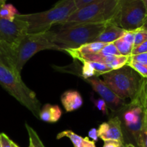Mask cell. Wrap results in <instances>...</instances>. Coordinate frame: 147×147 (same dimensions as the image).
I'll list each match as a JSON object with an SVG mask.
<instances>
[{
    "mask_svg": "<svg viewBox=\"0 0 147 147\" xmlns=\"http://www.w3.org/2000/svg\"><path fill=\"white\" fill-rule=\"evenodd\" d=\"M136 30L126 31L124 34L119 40L113 42L121 55L131 56L134 48V37Z\"/></svg>",
    "mask_w": 147,
    "mask_h": 147,
    "instance_id": "cell-15",
    "label": "cell"
},
{
    "mask_svg": "<svg viewBox=\"0 0 147 147\" xmlns=\"http://www.w3.org/2000/svg\"><path fill=\"white\" fill-rule=\"evenodd\" d=\"M140 147H147V131L144 130L142 134Z\"/></svg>",
    "mask_w": 147,
    "mask_h": 147,
    "instance_id": "cell-33",
    "label": "cell"
},
{
    "mask_svg": "<svg viewBox=\"0 0 147 147\" xmlns=\"http://www.w3.org/2000/svg\"><path fill=\"white\" fill-rule=\"evenodd\" d=\"M19 14L17 9L10 4H4L0 6V17L8 20H14Z\"/></svg>",
    "mask_w": 147,
    "mask_h": 147,
    "instance_id": "cell-18",
    "label": "cell"
},
{
    "mask_svg": "<svg viewBox=\"0 0 147 147\" xmlns=\"http://www.w3.org/2000/svg\"><path fill=\"white\" fill-rule=\"evenodd\" d=\"M88 138L93 139V142H97L98 140V130L95 128L90 129L88 132Z\"/></svg>",
    "mask_w": 147,
    "mask_h": 147,
    "instance_id": "cell-32",
    "label": "cell"
},
{
    "mask_svg": "<svg viewBox=\"0 0 147 147\" xmlns=\"http://www.w3.org/2000/svg\"><path fill=\"white\" fill-rule=\"evenodd\" d=\"M0 85L17 101L39 119L41 104L36 93L27 87L21 76L15 74L9 68L0 63Z\"/></svg>",
    "mask_w": 147,
    "mask_h": 147,
    "instance_id": "cell-5",
    "label": "cell"
},
{
    "mask_svg": "<svg viewBox=\"0 0 147 147\" xmlns=\"http://www.w3.org/2000/svg\"><path fill=\"white\" fill-rule=\"evenodd\" d=\"M126 30L121 28L119 26L113 22L106 23V27L102 32L98 36L95 42L103 43H111L119 40L124 34Z\"/></svg>",
    "mask_w": 147,
    "mask_h": 147,
    "instance_id": "cell-13",
    "label": "cell"
},
{
    "mask_svg": "<svg viewBox=\"0 0 147 147\" xmlns=\"http://www.w3.org/2000/svg\"><path fill=\"white\" fill-rule=\"evenodd\" d=\"M100 54L105 57L108 56H118L121 55L119 50H117L116 47L115 46L114 43H107L100 52Z\"/></svg>",
    "mask_w": 147,
    "mask_h": 147,
    "instance_id": "cell-23",
    "label": "cell"
},
{
    "mask_svg": "<svg viewBox=\"0 0 147 147\" xmlns=\"http://www.w3.org/2000/svg\"><path fill=\"white\" fill-rule=\"evenodd\" d=\"M131 60L141 63V64L147 65V53L135 55H131Z\"/></svg>",
    "mask_w": 147,
    "mask_h": 147,
    "instance_id": "cell-27",
    "label": "cell"
},
{
    "mask_svg": "<svg viewBox=\"0 0 147 147\" xmlns=\"http://www.w3.org/2000/svg\"><path fill=\"white\" fill-rule=\"evenodd\" d=\"M100 1V0H75V4H76V8L80 9L81 7H85L88 4H92V3L96 2V1Z\"/></svg>",
    "mask_w": 147,
    "mask_h": 147,
    "instance_id": "cell-29",
    "label": "cell"
},
{
    "mask_svg": "<svg viewBox=\"0 0 147 147\" xmlns=\"http://www.w3.org/2000/svg\"><path fill=\"white\" fill-rule=\"evenodd\" d=\"M63 112L57 105L47 103L41 108L39 114V119L47 123H55L61 118Z\"/></svg>",
    "mask_w": 147,
    "mask_h": 147,
    "instance_id": "cell-16",
    "label": "cell"
},
{
    "mask_svg": "<svg viewBox=\"0 0 147 147\" xmlns=\"http://www.w3.org/2000/svg\"><path fill=\"white\" fill-rule=\"evenodd\" d=\"M106 45V43L99 42H92L83 45L78 48L67 49L65 50V53L70 55L74 60H80V59L89 55L100 53Z\"/></svg>",
    "mask_w": 147,
    "mask_h": 147,
    "instance_id": "cell-12",
    "label": "cell"
},
{
    "mask_svg": "<svg viewBox=\"0 0 147 147\" xmlns=\"http://www.w3.org/2000/svg\"><path fill=\"white\" fill-rule=\"evenodd\" d=\"M147 79L144 78L140 90L137 96L126 103L119 111L121 117L122 130L125 129L136 147H140L141 138L145 130V119L147 114L146 102V89Z\"/></svg>",
    "mask_w": 147,
    "mask_h": 147,
    "instance_id": "cell-2",
    "label": "cell"
},
{
    "mask_svg": "<svg viewBox=\"0 0 147 147\" xmlns=\"http://www.w3.org/2000/svg\"><path fill=\"white\" fill-rule=\"evenodd\" d=\"M106 23L82 24L77 25H60L59 30L45 32L46 38L55 45L62 52L67 49L78 48L83 45L95 42L102 32Z\"/></svg>",
    "mask_w": 147,
    "mask_h": 147,
    "instance_id": "cell-1",
    "label": "cell"
},
{
    "mask_svg": "<svg viewBox=\"0 0 147 147\" xmlns=\"http://www.w3.org/2000/svg\"><path fill=\"white\" fill-rule=\"evenodd\" d=\"M104 83L121 98L133 100L140 90L144 78L128 65L103 74Z\"/></svg>",
    "mask_w": 147,
    "mask_h": 147,
    "instance_id": "cell-6",
    "label": "cell"
},
{
    "mask_svg": "<svg viewBox=\"0 0 147 147\" xmlns=\"http://www.w3.org/2000/svg\"><path fill=\"white\" fill-rule=\"evenodd\" d=\"M67 137L71 141L72 144H73L74 147H80L81 146L82 142H83V138L82 136H79L77 134L74 133L71 130H65L60 132L57 135V139H60L62 138Z\"/></svg>",
    "mask_w": 147,
    "mask_h": 147,
    "instance_id": "cell-19",
    "label": "cell"
},
{
    "mask_svg": "<svg viewBox=\"0 0 147 147\" xmlns=\"http://www.w3.org/2000/svg\"><path fill=\"white\" fill-rule=\"evenodd\" d=\"M126 65L129 66L131 68H133L142 78L147 79V65H145L141 64V63H137V62L131 60V57L130 60H129V62L128 63V64Z\"/></svg>",
    "mask_w": 147,
    "mask_h": 147,
    "instance_id": "cell-22",
    "label": "cell"
},
{
    "mask_svg": "<svg viewBox=\"0 0 147 147\" xmlns=\"http://www.w3.org/2000/svg\"><path fill=\"white\" fill-rule=\"evenodd\" d=\"M0 63L9 68L15 74L21 76V74H19L16 70L14 63L13 62L11 50L7 45L1 43H0Z\"/></svg>",
    "mask_w": 147,
    "mask_h": 147,
    "instance_id": "cell-17",
    "label": "cell"
},
{
    "mask_svg": "<svg viewBox=\"0 0 147 147\" xmlns=\"http://www.w3.org/2000/svg\"><path fill=\"white\" fill-rule=\"evenodd\" d=\"M92 101H93V104H94L95 107L97 108L99 111L102 112L104 115L109 114V108H108L107 104L106 102L103 100L102 98L99 99H93L92 98Z\"/></svg>",
    "mask_w": 147,
    "mask_h": 147,
    "instance_id": "cell-25",
    "label": "cell"
},
{
    "mask_svg": "<svg viewBox=\"0 0 147 147\" xmlns=\"http://www.w3.org/2000/svg\"><path fill=\"white\" fill-rule=\"evenodd\" d=\"M28 147H33V145H32V144L31 143V142H30V145H29V146Z\"/></svg>",
    "mask_w": 147,
    "mask_h": 147,
    "instance_id": "cell-42",
    "label": "cell"
},
{
    "mask_svg": "<svg viewBox=\"0 0 147 147\" xmlns=\"http://www.w3.org/2000/svg\"><path fill=\"white\" fill-rule=\"evenodd\" d=\"M147 40V32L142 30L141 29L136 30L134 37V47L139 45L142 43L144 42Z\"/></svg>",
    "mask_w": 147,
    "mask_h": 147,
    "instance_id": "cell-24",
    "label": "cell"
},
{
    "mask_svg": "<svg viewBox=\"0 0 147 147\" xmlns=\"http://www.w3.org/2000/svg\"><path fill=\"white\" fill-rule=\"evenodd\" d=\"M4 1H5V2H6V1H7V0H4Z\"/></svg>",
    "mask_w": 147,
    "mask_h": 147,
    "instance_id": "cell-43",
    "label": "cell"
},
{
    "mask_svg": "<svg viewBox=\"0 0 147 147\" xmlns=\"http://www.w3.org/2000/svg\"><path fill=\"white\" fill-rule=\"evenodd\" d=\"M76 9L74 1H57L53 8L47 11L32 14H19L16 17L27 23L28 34H37L49 31L55 25L62 24Z\"/></svg>",
    "mask_w": 147,
    "mask_h": 147,
    "instance_id": "cell-3",
    "label": "cell"
},
{
    "mask_svg": "<svg viewBox=\"0 0 147 147\" xmlns=\"http://www.w3.org/2000/svg\"><path fill=\"white\" fill-rule=\"evenodd\" d=\"M143 1L144 4L145 6V8H146V17H147V0H142Z\"/></svg>",
    "mask_w": 147,
    "mask_h": 147,
    "instance_id": "cell-35",
    "label": "cell"
},
{
    "mask_svg": "<svg viewBox=\"0 0 147 147\" xmlns=\"http://www.w3.org/2000/svg\"><path fill=\"white\" fill-rule=\"evenodd\" d=\"M27 34V24L15 17L14 20L0 17V43L9 47L11 52Z\"/></svg>",
    "mask_w": 147,
    "mask_h": 147,
    "instance_id": "cell-9",
    "label": "cell"
},
{
    "mask_svg": "<svg viewBox=\"0 0 147 147\" xmlns=\"http://www.w3.org/2000/svg\"><path fill=\"white\" fill-rule=\"evenodd\" d=\"M75 1V0H60L58 1L59 2H68V1Z\"/></svg>",
    "mask_w": 147,
    "mask_h": 147,
    "instance_id": "cell-37",
    "label": "cell"
},
{
    "mask_svg": "<svg viewBox=\"0 0 147 147\" xmlns=\"http://www.w3.org/2000/svg\"><path fill=\"white\" fill-rule=\"evenodd\" d=\"M25 127L27 131V133H28L30 142L32 144L33 147H45L42 142L40 138L39 137L37 132L31 126H29L27 123H25Z\"/></svg>",
    "mask_w": 147,
    "mask_h": 147,
    "instance_id": "cell-21",
    "label": "cell"
},
{
    "mask_svg": "<svg viewBox=\"0 0 147 147\" xmlns=\"http://www.w3.org/2000/svg\"><path fill=\"white\" fill-rule=\"evenodd\" d=\"M92 87L95 92L101 97L107 104L108 108L111 109L112 111H119L123 106L126 105V101L124 99L116 95L104 81L100 80L98 77H93L84 79Z\"/></svg>",
    "mask_w": 147,
    "mask_h": 147,
    "instance_id": "cell-10",
    "label": "cell"
},
{
    "mask_svg": "<svg viewBox=\"0 0 147 147\" xmlns=\"http://www.w3.org/2000/svg\"><path fill=\"white\" fill-rule=\"evenodd\" d=\"M103 147H125V144L118 141L108 140L105 141Z\"/></svg>",
    "mask_w": 147,
    "mask_h": 147,
    "instance_id": "cell-30",
    "label": "cell"
},
{
    "mask_svg": "<svg viewBox=\"0 0 147 147\" xmlns=\"http://www.w3.org/2000/svg\"><path fill=\"white\" fill-rule=\"evenodd\" d=\"M81 63L83 64L81 67V73L80 74H76L78 76V77L81 78L83 80L93 77H98L90 62L81 61Z\"/></svg>",
    "mask_w": 147,
    "mask_h": 147,
    "instance_id": "cell-20",
    "label": "cell"
},
{
    "mask_svg": "<svg viewBox=\"0 0 147 147\" xmlns=\"http://www.w3.org/2000/svg\"><path fill=\"white\" fill-rule=\"evenodd\" d=\"M80 147H96L95 142L89 139L88 137L83 138V142H82L81 146Z\"/></svg>",
    "mask_w": 147,
    "mask_h": 147,
    "instance_id": "cell-31",
    "label": "cell"
},
{
    "mask_svg": "<svg viewBox=\"0 0 147 147\" xmlns=\"http://www.w3.org/2000/svg\"><path fill=\"white\" fill-rule=\"evenodd\" d=\"M140 29H141V30H144V31L147 32V17H146V19H145L143 25H142V27H141Z\"/></svg>",
    "mask_w": 147,
    "mask_h": 147,
    "instance_id": "cell-34",
    "label": "cell"
},
{
    "mask_svg": "<svg viewBox=\"0 0 147 147\" xmlns=\"http://www.w3.org/2000/svg\"><path fill=\"white\" fill-rule=\"evenodd\" d=\"M4 4H5V1H4V0H0V6H1Z\"/></svg>",
    "mask_w": 147,
    "mask_h": 147,
    "instance_id": "cell-40",
    "label": "cell"
},
{
    "mask_svg": "<svg viewBox=\"0 0 147 147\" xmlns=\"http://www.w3.org/2000/svg\"><path fill=\"white\" fill-rule=\"evenodd\" d=\"M45 50L61 51L57 46L46 38L43 32L26 34L18 46L12 51L13 62L17 73L21 74L22 70L26 63L36 53Z\"/></svg>",
    "mask_w": 147,
    "mask_h": 147,
    "instance_id": "cell-7",
    "label": "cell"
},
{
    "mask_svg": "<svg viewBox=\"0 0 147 147\" xmlns=\"http://www.w3.org/2000/svg\"><path fill=\"white\" fill-rule=\"evenodd\" d=\"M119 0H100L76 9L60 25L115 23Z\"/></svg>",
    "mask_w": 147,
    "mask_h": 147,
    "instance_id": "cell-4",
    "label": "cell"
},
{
    "mask_svg": "<svg viewBox=\"0 0 147 147\" xmlns=\"http://www.w3.org/2000/svg\"><path fill=\"white\" fill-rule=\"evenodd\" d=\"M145 130L147 131V114L146 116V119H145Z\"/></svg>",
    "mask_w": 147,
    "mask_h": 147,
    "instance_id": "cell-38",
    "label": "cell"
},
{
    "mask_svg": "<svg viewBox=\"0 0 147 147\" xmlns=\"http://www.w3.org/2000/svg\"><path fill=\"white\" fill-rule=\"evenodd\" d=\"M11 147H20V146H19L17 144H16L14 142H11Z\"/></svg>",
    "mask_w": 147,
    "mask_h": 147,
    "instance_id": "cell-39",
    "label": "cell"
},
{
    "mask_svg": "<svg viewBox=\"0 0 147 147\" xmlns=\"http://www.w3.org/2000/svg\"><path fill=\"white\" fill-rule=\"evenodd\" d=\"M147 53V40L144 42L142 43L139 45L134 47L132 50L131 55H135L142 54V53Z\"/></svg>",
    "mask_w": 147,
    "mask_h": 147,
    "instance_id": "cell-26",
    "label": "cell"
},
{
    "mask_svg": "<svg viewBox=\"0 0 147 147\" xmlns=\"http://www.w3.org/2000/svg\"><path fill=\"white\" fill-rule=\"evenodd\" d=\"M125 147H136L135 145L132 144H125Z\"/></svg>",
    "mask_w": 147,
    "mask_h": 147,
    "instance_id": "cell-36",
    "label": "cell"
},
{
    "mask_svg": "<svg viewBox=\"0 0 147 147\" xmlns=\"http://www.w3.org/2000/svg\"><path fill=\"white\" fill-rule=\"evenodd\" d=\"M146 17L142 0H119L115 24L126 31H134L142 27Z\"/></svg>",
    "mask_w": 147,
    "mask_h": 147,
    "instance_id": "cell-8",
    "label": "cell"
},
{
    "mask_svg": "<svg viewBox=\"0 0 147 147\" xmlns=\"http://www.w3.org/2000/svg\"><path fill=\"white\" fill-rule=\"evenodd\" d=\"M146 107H147V83H146Z\"/></svg>",
    "mask_w": 147,
    "mask_h": 147,
    "instance_id": "cell-41",
    "label": "cell"
},
{
    "mask_svg": "<svg viewBox=\"0 0 147 147\" xmlns=\"http://www.w3.org/2000/svg\"><path fill=\"white\" fill-rule=\"evenodd\" d=\"M61 103L67 112H72L78 110L83 103V98L77 90H69L62 94Z\"/></svg>",
    "mask_w": 147,
    "mask_h": 147,
    "instance_id": "cell-14",
    "label": "cell"
},
{
    "mask_svg": "<svg viewBox=\"0 0 147 147\" xmlns=\"http://www.w3.org/2000/svg\"><path fill=\"white\" fill-rule=\"evenodd\" d=\"M98 130V138L103 141L114 140L125 144L124 136L119 116H113L107 122L102 123Z\"/></svg>",
    "mask_w": 147,
    "mask_h": 147,
    "instance_id": "cell-11",
    "label": "cell"
},
{
    "mask_svg": "<svg viewBox=\"0 0 147 147\" xmlns=\"http://www.w3.org/2000/svg\"><path fill=\"white\" fill-rule=\"evenodd\" d=\"M11 142L5 134H0V147H11Z\"/></svg>",
    "mask_w": 147,
    "mask_h": 147,
    "instance_id": "cell-28",
    "label": "cell"
}]
</instances>
